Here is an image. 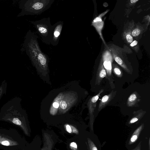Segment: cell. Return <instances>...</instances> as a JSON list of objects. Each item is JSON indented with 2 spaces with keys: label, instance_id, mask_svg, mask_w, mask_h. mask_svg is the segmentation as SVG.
<instances>
[{
  "label": "cell",
  "instance_id": "1",
  "mask_svg": "<svg viewBox=\"0 0 150 150\" xmlns=\"http://www.w3.org/2000/svg\"><path fill=\"white\" fill-rule=\"evenodd\" d=\"M22 110L20 106V98H13L4 104L1 109L0 121L14 124L26 132L25 122Z\"/></svg>",
  "mask_w": 150,
  "mask_h": 150
},
{
  "label": "cell",
  "instance_id": "2",
  "mask_svg": "<svg viewBox=\"0 0 150 150\" xmlns=\"http://www.w3.org/2000/svg\"><path fill=\"white\" fill-rule=\"evenodd\" d=\"M38 38L35 32L30 30L28 32L25 43L26 52L34 63L41 66H46L48 57L41 50L38 40Z\"/></svg>",
  "mask_w": 150,
  "mask_h": 150
},
{
  "label": "cell",
  "instance_id": "3",
  "mask_svg": "<svg viewBox=\"0 0 150 150\" xmlns=\"http://www.w3.org/2000/svg\"><path fill=\"white\" fill-rule=\"evenodd\" d=\"M25 146L23 138L17 130L0 128V149L24 150Z\"/></svg>",
  "mask_w": 150,
  "mask_h": 150
},
{
  "label": "cell",
  "instance_id": "4",
  "mask_svg": "<svg viewBox=\"0 0 150 150\" xmlns=\"http://www.w3.org/2000/svg\"><path fill=\"white\" fill-rule=\"evenodd\" d=\"M54 0H30L25 1L24 6L25 14L39 15L51 7Z\"/></svg>",
  "mask_w": 150,
  "mask_h": 150
},
{
  "label": "cell",
  "instance_id": "5",
  "mask_svg": "<svg viewBox=\"0 0 150 150\" xmlns=\"http://www.w3.org/2000/svg\"><path fill=\"white\" fill-rule=\"evenodd\" d=\"M36 30L42 41L47 45H50V39L52 25L50 17L31 21Z\"/></svg>",
  "mask_w": 150,
  "mask_h": 150
},
{
  "label": "cell",
  "instance_id": "6",
  "mask_svg": "<svg viewBox=\"0 0 150 150\" xmlns=\"http://www.w3.org/2000/svg\"><path fill=\"white\" fill-rule=\"evenodd\" d=\"M63 24V21H60L52 25L50 43L53 46H57L58 44Z\"/></svg>",
  "mask_w": 150,
  "mask_h": 150
},
{
  "label": "cell",
  "instance_id": "7",
  "mask_svg": "<svg viewBox=\"0 0 150 150\" xmlns=\"http://www.w3.org/2000/svg\"><path fill=\"white\" fill-rule=\"evenodd\" d=\"M103 57L104 61L103 65L105 68L107 69H111V60L113 57L112 53L109 49H106L103 51L102 54Z\"/></svg>",
  "mask_w": 150,
  "mask_h": 150
},
{
  "label": "cell",
  "instance_id": "8",
  "mask_svg": "<svg viewBox=\"0 0 150 150\" xmlns=\"http://www.w3.org/2000/svg\"><path fill=\"white\" fill-rule=\"evenodd\" d=\"M143 127V125H142L134 131L129 141V144L131 145L134 144L137 141Z\"/></svg>",
  "mask_w": 150,
  "mask_h": 150
},
{
  "label": "cell",
  "instance_id": "9",
  "mask_svg": "<svg viewBox=\"0 0 150 150\" xmlns=\"http://www.w3.org/2000/svg\"><path fill=\"white\" fill-rule=\"evenodd\" d=\"M90 150H98L97 147L94 143L91 140H88Z\"/></svg>",
  "mask_w": 150,
  "mask_h": 150
},
{
  "label": "cell",
  "instance_id": "10",
  "mask_svg": "<svg viewBox=\"0 0 150 150\" xmlns=\"http://www.w3.org/2000/svg\"><path fill=\"white\" fill-rule=\"evenodd\" d=\"M141 33V30L138 28H136L134 29L132 32V35L134 37H136L138 36Z\"/></svg>",
  "mask_w": 150,
  "mask_h": 150
},
{
  "label": "cell",
  "instance_id": "11",
  "mask_svg": "<svg viewBox=\"0 0 150 150\" xmlns=\"http://www.w3.org/2000/svg\"><path fill=\"white\" fill-rule=\"evenodd\" d=\"M60 106L62 109H65L67 108V105L65 101L62 100L60 103Z\"/></svg>",
  "mask_w": 150,
  "mask_h": 150
},
{
  "label": "cell",
  "instance_id": "12",
  "mask_svg": "<svg viewBox=\"0 0 150 150\" xmlns=\"http://www.w3.org/2000/svg\"><path fill=\"white\" fill-rule=\"evenodd\" d=\"M126 39L127 41L129 43L132 42L133 40L132 36L129 34H128L126 35Z\"/></svg>",
  "mask_w": 150,
  "mask_h": 150
},
{
  "label": "cell",
  "instance_id": "13",
  "mask_svg": "<svg viewBox=\"0 0 150 150\" xmlns=\"http://www.w3.org/2000/svg\"><path fill=\"white\" fill-rule=\"evenodd\" d=\"M137 98V97L135 94L131 95L128 98V100L129 101L132 102L135 100Z\"/></svg>",
  "mask_w": 150,
  "mask_h": 150
},
{
  "label": "cell",
  "instance_id": "14",
  "mask_svg": "<svg viewBox=\"0 0 150 150\" xmlns=\"http://www.w3.org/2000/svg\"><path fill=\"white\" fill-rule=\"evenodd\" d=\"M106 73L105 69H103L100 71V76L101 78H103L105 76Z\"/></svg>",
  "mask_w": 150,
  "mask_h": 150
},
{
  "label": "cell",
  "instance_id": "15",
  "mask_svg": "<svg viewBox=\"0 0 150 150\" xmlns=\"http://www.w3.org/2000/svg\"><path fill=\"white\" fill-rule=\"evenodd\" d=\"M109 98L108 96L107 95H105L103 96L102 98V101L103 103L106 102Z\"/></svg>",
  "mask_w": 150,
  "mask_h": 150
},
{
  "label": "cell",
  "instance_id": "16",
  "mask_svg": "<svg viewBox=\"0 0 150 150\" xmlns=\"http://www.w3.org/2000/svg\"><path fill=\"white\" fill-rule=\"evenodd\" d=\"M99 97L98 95L95 96L93 97L91 99V101L93 103H95L98 100Z\"/></svg>",
  "mask_w": 150,
  "mask_h": 150
},
{
  "label": "cell",
  "instance_id": "17",
  "mask_svg": "<svg viewBox=\"0 0 150 150\" xmlns=\"http://www.w3.org/2000/svg\"><path fill=\"white\" fill-rule=\"evenodd\" d=\"M115 72L117 75H119L121 74V71L119 69L117 68H115L114 69Z\"/></svg>",
  "mask_w": 150,
  "mask_h": 150
},
{
  "label": "cell",
  "instance_id": "18",
  "mask_svg": "<svg viewBox=\"0 0 150 150\" xmlns=\"http://www.w3.org/2000/svg\"><path fill=\"white\" fill-rule=\"evenodd\" d=\"M141 142H139L137 146L134 149L132 150H141Z\"/></svg>",
  "mask_w": 150,
  "mask_h": 150
},
{
  "label": "cell",
  "instance_id": "19",
  "mask_svg": "<svg viewBox=\"0 0 150 150\" xmlns=\"http://www.w3.org/2000/svg\"><path fill=\"white\" fill-rule=\"evenodd\" d=\"M138 120V118L136 117H134L132 118L130 121V123H134L137 121Z\"/></svg>",
  "mask_w": 150,
  "mask_h": 150
},
{
  "label": "cell",
  "instance_id": "20",
  "mask_svg": "<svg viewBox=\"0 0 150 150\" xmlns=\"http://www.w3.org/2000/svg\"><path fill=\"white\" fill-rule=\"evenodd\" d=\"M138 43V42L137 40H134L132 41L130 45V46L131 47H133L136 45Z\"/></svg>",
  "mask_w": 150,
  "mask_h": 150
},
{
  "label": "cell",
  "instance_id": "21",
  "mask_svg": "<svg viewBox=\"0 0 150 150\" xmlns=\"http://www.w3.org/2000/svg\"><path fill=\"white\" fill-rule=\"evenodd\" d=\"M66 129L67 132L69 133H71V129L69 125H67L66 126Z\"/></svg>",
  "mask_w": 150,
  "mask_h": 150
},
{
  "label": "cell",
  "instance_id": "22",
  "mask_svg": "<svg viewBox=\"0 0 150 150\" xmlns=\"http://www.w3.org/2000/svg\"><path fill=\"white\" fill-rule=\"evenodd\" d=\"M53 107L55 108H58L59 104L57 102H54L53 104Z\"/></svg>",
  "mask_w": 150,
  "mask_h": 150
},
{
  "label": "cell",
  "instance_id": "23",
  "mask_svg": "<svg viewBox=\"0 0 150 150\" xmlns=\"http://www.w3.org/2000/svg\"><path fill=\"white\" fill-rule=\"evenodd\" d=\"M70 146L75 148H77V145L74 142H72Z\"/></svg>",
  "mask_w": 150,
  "mask_h": 150
},
{
  "label": "cell",
  "instance_id": "24",
  "mask_svg": "<svg viewBox=\"0 0 150 150\" xmlns=\"http://www.w3.org/2000/svg\"><path fill=\"white\" fill-rule=\"evenodd\" d=\"M138 1V0H131L130 1L131 3L133 4L134 3Z\"/></svg>",
  "mask_w": 150,
  "mask_h": 150
},
{
  "label": "cell",
  "instance_id": "25",
  "mask_svg": "<svg viewBox=\"0 0 150 150\" xmlns=\"http://www.w3.org/2000/svg\"><path fill=\"white\" fill-rule=\"evenodd\" d=\"M3 91V89L1 87L0 88V97H1V95L2 94V91Z\"/></svg>",
  "mask_w": 150,
  "mask_h": 150
}]
</instances>
